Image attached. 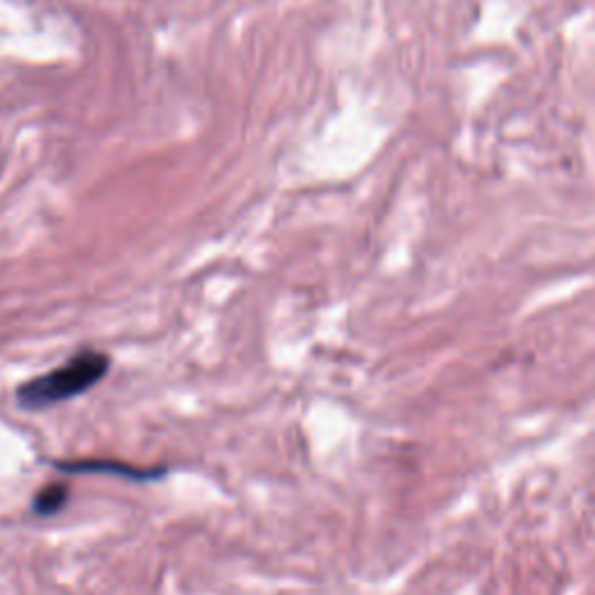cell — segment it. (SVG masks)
I'll return each instance as SVG.
<instances>
[{"label": "cell", "instance_id": "cell-1", "mask_svg": "<svg viewBox=\"0 0 595 595\" xmlns=\"http://www.w3.org/2000/svg\"><path fill=\"white\" fill-rule=\"evenodd\" d=\"M109 368H113V359H109L105 351L89 347L79 349L77 354L63 361L59 368L42 372L38 378L21 384L14 393L17 405L31 412H40L68 403L77 399V395L98 386L107 378Z\"/></svg>", "mask_w": 595, "mask_h": 595}, {"label": "cell", "instance_id": "cell-2", "mask_svg": "<svg viewBox=\"0 0 595 595\" xmlns=\"http://www.w3.org/2000/svg\"><path fill=\"white\" fill-rule=\"evenodd\" d=\"M54 466L61 472H71V475H115L121 479L130 481H153L161 479L166 475L163 468H136L130 463H121L115 458H86V460H56Z\"/></svg>", "mask_w": 595, "mask_h": 595}, {"label": "cell", "instance_id": "cell-3", "mask_svg": "<svg viewBox=\"0 0 595 595\" xmlns=\"http://www.w3.org/2000/svg\"><path fill=\"white\" fill-rule=\"evenodd\" d=\"M68 500H71L68 484L50 481L35 493V498L31 502V512L35 517H54L63 510L65 504H68Z\"/></svg>", "mask_w": 595, "mask_h": 595}]
</instances>
